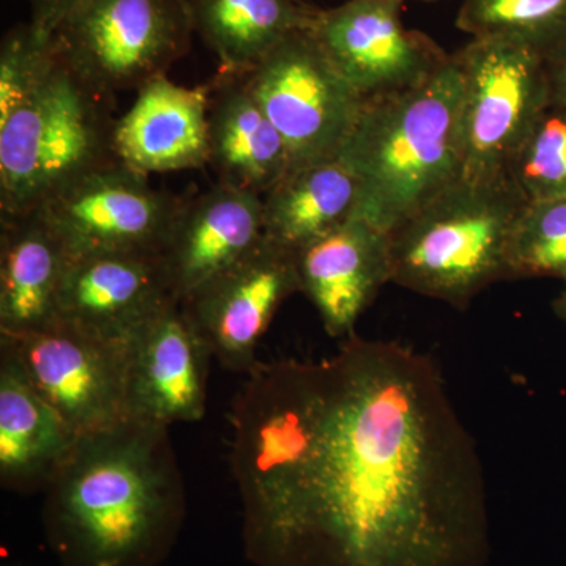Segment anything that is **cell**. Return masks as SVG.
Listing matches in <instances>:
<instances>
[{"mask_svg":"<svg viewBox=\"0 0 566 566\" xmlns=\"http://www.w3.org/2000/svg\"><path fill=\"white\" fill-rule=\"evenodd\" d=\"M211 357L181 304H167L129 342V417L164 427L202 420Z\"/></svg>","mask_w":566,"mask_h":566,"instance_id":"cell-13","label":"cell"},{"mask_svg":"<svg viewBox=\"0 0 566 566\" xmlns=\"http://www.w3.org/2000/svg\"><path fill=\"white\" fill-rule=\"evenodd\" d=\"M208 96L210 85L182 87L167 76L148 82L115 123L118 161L145 177L208 166Z\"/></svg>","mask_w":566,"mask_h":566,"instance_id":"cell-17","label":"cell"},{"mask_svg":"<svg viewBox=\"0 0 566 566\" xmlns=\"http://www.w3.org/2000/svg\"><path fill=\"white\" fill-rule=\"evenodd\" d=\"M193 33L221 62L244 74L294 33L311 31L319 10L304 0H188Z\"/></svg>","mask_w":566,"mask_h":566,"instance_id":"cell-22","label":"cell"},{"mask_svg":"<svg viewBox=\"0 0 566 566\" xmlns=\"http://www.w3.org/2000/svg\"><path fill=\"white\" fill-rule=\"evenodd\" d=\"M170 427L129 419L82 434L44 488V528L62 566H156L186 515Z\"/></svg>","mask_w":566,"mask_h":566,"instance_id":"cell-2","label":"cell"},{"mask_svg":"<svg viewBox=\"0 0 566 566\" xmlns=\"http://www.w3.org/2000/svg\"><path fill=\"white\" fill-rule=\"evenodd\" d=\"M457 25L472 39L512 41L546 62L566 51V0H463Z\"/></svg>","mask_w":566,"mask_h":566,"instance_id":"cell-23","label":"cell"},{"mask_svg":"<svg viewBox=\"0 0 566 566\" xmlns=\"http://www.w3.org/2000/svg\"><path fill=\"white\" fill-rule=\"evenodd\" d=\"M565 282V289L564 292L558 294L556 300H554L553 303V311L554 314L558 316V318L562 319V322L566 323V281Z\"/></svg>","mask_w":566,"mask_h":566,"instance_id":"cell-29","label":"cell"},{"mask_svg":"<svg viewBox=\"0 0 566 566\" xmlns=\"http://www.w3.org/2000/svg\"><path fill=\"white\" fill-rule=\"evenodd\" d=\"M403 0H348L311 29L327 61L365 102L423 84L450 54L401 20Z\"/></svg>","mask_w":566,"mask_h":566,"instance_id":"cell-10","label":"cell"},{"mask_svg":"<svg viewBox=\"0 0 566 566\" xmlns=\"http://www.w3.org/2000/svg\"><path fill=\"white\" fill-rule=\"evenodd\" d=\"M264 240L263 197L212 186L182 200L161 249L170 292L178 303L229 270Z\"/></svg>","mask_w":566,"mask_h":566,"instance_id":"cell-15","label":"cell"},{"mask_svg":"<svg viewBox=\"0 0 566 566\" xmlns=\"http://www.w3.org/2000/svg\"><path fill=\"white\" fill-rule=\"evenodd\" d=\"M389 248V233L356 214L296 252L301 292L315 305L327 335H352L390 282Z\"/></svg>","mask_w":566,"mask_h":566,"instance_id":"cell-16","label":"cell"},{"mask_svg":"<svg viewBox=\"0 0 566 566\" xmlns=\"http://www.w3.org/2000/svg\"><path fill=\"white\" fill-rule=\"evenodd\" d=\"M57 55L51 35L31 21L14 25L0 44V123L39 91Z\"/></svg>","mask_w":566,"mask_h":566,"instance_id":"cell-26","label":"cell"},{"mask_svg":"<svg viewBox=\"0 0 566 566\" xmlns=\"http://www.w3.org/2000/svg\"><path fill=\"white\" fill-rule=\"evenodd\" d=\"M526 197L509 177H460L390 230V282L465 308L510 279L509 252Z\"/></svg>","mask_w":566,"mask_h":566,"instance_id":"cell-4","label":"cell"},{"mask_svg":"<svg viewBox=\"0 0 566 566\" xmlns=\"http://www.w3.org/2000/svg\"><path fill=\"white\" fill-rule=\"evenodd\" d=\"M509 178L527 202L566 199V104L549 98L517 148Z\"/></svg>","mask_w":566,"mask_h":566,"instance_id":"cell-24","label":"cell"},{"mask_svg":"<svg viewBox=\"0 0 566 566\" xmlns=\"http://www.w3.org/2000/svg\"><path fill=\"white\" fill-rule=\"evenodd\" d=\"M29 2H31L32 24L41 32L51 35L80 0H29Z\"/></svg>","mask_w":566,"mask_h":566,"instance_id":"cell-27","label":"cell"},{"mask_svg":"<svg viewBox=\"0 0 566 566\" xmlns=\"http://www.w3.org/2000/svg\"><path fill=\"white\" fill-rule=\"evenodd\" d=\"M547 74H549L551 98L566 104V51L547 62Z\"/></svg>","mask_w":566,"mask_h":566,"instance_id":"cell-28","label":"cell"},{"mask_svg":"<svg viewBox=\"0 0 566 566\" xmlns=\"http://www.w3.org/2000/svg\"><path fill=\"white\" fill-rule=\"evenodd\" d=\"M463 96L460 107L461 177H509L535 118L551 98L542 55L497 39H472L455 52Z\"/></svg>","mask_w":566,"mask_h":566,"instance_id":"cell-7","label":"cell"},{"mask_svg":"<svg viewBox=\"0 0 566 566\" xmlns=\"http://www.w3.org/2000/svg\"><path fill=\"white\" fill-rule=\"evenodd\" d=\"M229 420L253 565L485 564V469L430 354L353 333L259 363Z\"/></svg>","mask_w":566,"mask_h":566,"instance_id":"cell-1","label":"cell"},{"mask_svg":"<svg viewBox=\"0 0 566 566\" xmlns=\"http://www.w3.org/2000/svg\"><path fill=\"white\" fill-rule=\"evenodd\" d=\"M301 292L296 253L266 238L181 307L212 357L223 368L248 375L260 363L256 346L286 297Z\"/></svg>","mask_w":566,"mask_h":566,"instance_id":"cell-12","label":"cell"},{"mask_svg":"<svg viewBox=\"0 0 566 566\" xmlns=\"http://www.w3.org/2000/svg\"><path fill=\"white\" fill-rule=\"evenodd\" d=\"M208 166L218 182L264 196L292 170L289 147L245 85L221 71L208 96Z\"/></svg>","mask_w":566,"mask_h":566,"instance_id":"cell-18","label":"cell"},{"mask_svg":"<svg viewBox=\"0 0 566 566\" xmlns=\"http://www.w3.org/2000/svg\"><path fill=\"white\" fill-rule=\"evenodd\" d=\"M510 279L566 281V199L528 202L512 234Z\"/></svg>","mask_w":566,"mask_h":566,"instance_id":"cell-25","label":"cell"},{"mask_svg":"<svg viewBox=\"0 0 566 566\" xmlns=\"http://www.w3.org/2000/svg\"><path fill=\"white\" fill-rule=\"evenodd\" d=\"M360 188L340 159L290 170L263 196L264 238L294 253L359 212Z\"/></svg>","mask_w":566,"mask_h":566,"instance_id":"cell-21","label":"cell"},{"mask_svg":"<svg viewBox=\"0 0 566 566\" xmlns=\"http://www.w3.org/2000/svg\"><path fill=\"white\" fill-rule=\"evenodd\" d=\"M80 433L29 381L20 360L0 345V482L7 490L46 488Z\"/></svg>","mask_w":566,"mask_h":566,"instance_id":"cell-20","label":"cell"},{"mask_svg":"<svg viewBox=\"0 0 566 566\" xmlns=\"http://www.w3.org/2000/svg\"><path fill=\"white\" fill-rule=\"evenodd\" d=\"M172 301L177 300L161 253H93L70 260L61 319L107 340L129 344Z\"/></svg>","mask_w":566,"mask_h":566,"instance_id":"cell-14","label":"cell"},{"mask_svg":"<svg viewBox=\"0 0 566 566\" xmlns=\"http://www.w3.org/2000/svg\"><path fill=\"white\" fill-rule=\"evenodd\" d=\"M29 381L76 433L129 419V344L107 340L66 322L24 335H0Z\"/></svg>","mask_w":566,"mask_h":566,"instance_id":"cell-9","label":"cell"},{"mask_svg":"<svg viewBox=\"0 0 566 566\" xmlns=\"http://www.w3.org/2000/svg\"><path fill=\"white\" fill-rule=\"evenodd\" d=\"M243 77L285 140L292 170L338 159L364 99L327 61L311 31L282 41Z\"/></svg>","mask_w":566,"mask_h":566,"instance_id":"cell-8","label":"cell"},{"mask_svg":"<svg viewBox=\"0 0 566 566\" xmlns=\"http://www.w3.org/2000/svg\"><path fill=\"white\" fill-rule=\"evenodd\" d=\"M182 200L122 163L85 175L39 208L74 256L159 252Z\"/></svg>","mask_w":566,"mask_h":566,"instance_id":"cell-11","label":"cell"},{"mask_svg":"<svg viewBox=\"0 0 566 566\" xmlns=\"http://www.w3.org/2000/svg\"><path fill=\"white\" fill-rule=\"evenodd\" d=\"M192 35L188 0H80L51 39L66 69L114 98L166 76Z\"/></svg>","mask_w":566,"mask_h":566,"instance_id":"cell-6","label":"cell"},{"mask_svg":"<svg viewBox=\"0 0 566 566\" xmlns=\"http://www.w3.org/2000/svg\"><path fill=\"white\" fill-rule=\"evenodd\" d=\"M457 54L430 80L365 102L338 159L359 181V212L389 233L461 177Z\"/></svg>","mask_w":566,"mask_h":566,"instance_id":"cell-3","label":"cell"},{"mask_svg":"<svg viewBox=\"0 0 566 566\" xmlns=\"http://www.w3.org/2000/svg\"><path fill=\"white\" fill-rule=\"evenodd\" d=\"M70 260L40 210L0 219V335L39 333L61 322Z\"/></svg>","mask_w":566,"mask_h":566,"instance_id":"cell-19","label":"cell"},{"mask_svg":"<svg viewBox=\"0 0 566 566\" xmlns=\"http://www.w3.org/2000/svg\"><path fill=\"white\" fill-rule=\"evenodd\" d=\"M111 102L57 57L39 91L0 123V219L39 210L85 175L120 163Z\"/></svg>","mask_w":566,"mask_h":566,"instance_id":"cell-5","label":"cell"}]
</instances>
